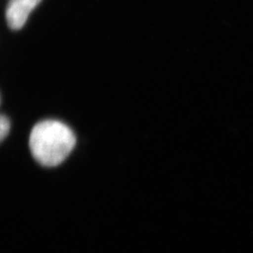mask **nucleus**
<instances>
[{"label": "nucleus", "mask_w": 253, "mask_h": 253, "mask_svg": "<svg viewBox=\"0 0 253 253\" xmlns=\"http://www.w3.org/2000/svg\"><path fill=\"white\" fill-rule=\"evenodd\" d=\"M76 137L65 123L48 119L33 126L29 136V148L33 158L46 167L63 163L73 151Z\"/></svg>", "instance_id": "nucleus-1"}, {"label": "nucleus", "mask_w": 253, "mask_h": 253, "mask_svg": "<svg viewBox=\"0 0 253 253\" xmlns=\"http://www.w3.org/2000/svg\"><path fill=\"white\" fill-rule=\"evenodd\" d=\"M42 0H9L6 9V20L9 28L18 30L25 26L32 10Z\"/></svg>", "instance_id": "nucleus-2"}, {"label": "nucleus", "mask_w": 253, "mask_h": 253, "mask_svg": "<svg viewBox=\"0 0 253 253\" xmlns=\"http://www.w3.org/2000/svg\"><path fill=\"white\" fill-rule=\"evenodd\" d=\"M10 129L9 118L5 116H0V143L8 136Z\"/></svg>", "instance_id": "nucleus-3"}]
</instances>
